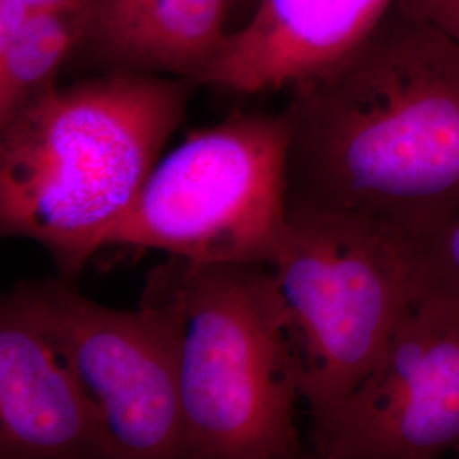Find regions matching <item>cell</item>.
Instances as JSON below:
<instances>
[{
    "label": "cell",
    "mask_w": 459,
    "mask_h": 459,
    "mask_svg": "<svg viewBox=\"0 0 459 459\" xmlns=\"http://www.w3.org/2000/svg\"><path fill=\"white\" fill-rule=\"evenodd\" d=\"M290 208L366 214L413 240L459 214V47L392 7L339 62L293 83Z\"/></svg>",
    "instance_id": "1"
},
{
    "label": "cell",
    "mask_w": 459,
    "mask_h": 459,
    "mask_svg": "<svg viewBox=\"0 0 459 459\" xmlns=\"http://www.w3.org/2000/svg\"><path fill=\"white\" fill-rule=\"evenodd\" d=\"M196 82L98 74L48 89L0 125V230L74 279L106 247L181 128Z\"/></svg>",
    "instance_id": "2"
},
{
    "label": "cell",
    "mask_w": 459,
    "mask_h": 459,
    "mask_svg": "<svg viewBox=\"0 0 459 459\" xmlns=\"http://www.w3.org/2000/svg\"><path fill=\"white\" fill-rule=\"evenodd\" d=\"M140 308L172 352L186 458L299 456L301 396L269 265L167 255L148 271Z\"/></svg>",
    "instance_id": "3"
},
{
    "label": "cell",
    "mask_w": 459,
    "mask_h": 459,
    "mask_svg": "<svg viewBox=\"0 0 459 459\" xmlns=\"http://www.w3.org/2000/svg\"><path fill=\"white\" fill-rule=\"evenodd\" d=\"M269 267L299 396L316 417L361 381L422 293L415 240L366 214L290 208Z\"/></svg>",
    "instance_id": "4"
},
{
    "label": "cell",
    "mask_w": 459,
    "mask_h": 459,
    "mask_svg": "<svg viewBox=\"0 0 459 459\" xmlns=\"http://www.w3.org/2000/svg\"><path fill=\"white\" fill-rule=\"evenodd\" d=\"M288 157L284 111H235L193 130L155 165L106 247L271 265L290 214Z\"/></svg>",
    "instance_id": "5"
},
{
    "label": "cell",
    "mask_w": 459,
    "mask_h": 459,
    "mask_svg": "<svg viewBox=\"0 0 459 459\" xmlns=\"http://www.w3.org/2000/svg\"><path fill=\"white\" fill-rule=\"evenodd\" d=\"M324 459L459 455V299L424 288L344 398L312 417Z\"/></svg>",
    "instance_id": "6"
},
{
    "label": "cell",
    "mask_w": 459,
    "mask_h": 459,
    "mask_svg": "<svg viewBox=\"0 0 459 459\" xmlns=\"http://www.w3.org/2000/svg\"><path fill=\"white\" fill-rule=\"evenodd\" d=\"M22 284L96 405L113 459L186 458L176 366L155 320L98 305L64 276Z\"/></svg>",
    "instance_id": "7"
},
{
    "label": "cell",
    "mask_w": 459,
    "mask_h": 459,
    "mask_svg": "<svg viewBox=\"0 0 459 459\" xmlns=\"http://www.w3.org/2000/svg\"><path fill=\"white\" fill-rule=\"evenodd\" d=\"M113 459L96 405L24 288L0 305V459Z\"/></svg>",
    "instance_id": "8"
},
{
    "label": "cell",
    "mask_w": 459,
    "mask_h": 459,
    "mask_svg": "<svg viewBox=\"0 0 459 459\" xmlns=\"http://www.w3.org/2000/svg\"><path fill=\"white\" fill-rule=\"evenodd\" d=\"M394 0H259L230 31L199 79L235 94L286 91L339 62L371 33Z\"/></svg>",
    "instance_id": "9"
},
{
    "label": "cell",
    "mask_w": 459,
    "mask_h": 459,
    "mask_svg": "<svg viewBox=\"0 0 459 459\" xmlns=\"http://www.w3.org/2000/svg\"><path fill=\"white\" fill-rule=\"evenodd\" d=\"M74 60L99 74L199 79L223 47L229 0H85Z\"/></svg>",
    "instance_id": "10"
},
{
    "label": "cell",
    "mask_w": 459,
    "mask_h": 459,
    "mask_svg": "<svg viewBox=\"0 0 459 459\" xmlns=\"http://www.w3.org/2000/svg\"><path fill=\"white\" fill-rule=\"evenodd\" d=\"M85 19V0L36 7L0 43V125L58 83L79 51Z\"/></svg>",
    "instance_id": "11"
},
{
    "label": "cell",
    "mask_w": 459,
    "mask_h": 459,
    "mask_svg": "<svg viewBox=\"0 0 459 459\" xmlns=\"http://www.w3.org/2000/svg\"><path fill=\"white\" fill-rule=\"evenodd\" d=\"M415 254L424 288L459 299V214L434 233L415 240Z\"/></svg>",
    "instance_id": "12"
},
{
    "label": "cell",
    "mask_w": 459,
    "mask_h": 459,
    "mask_svg": "<svg viewBox=\"0 0 459 459\" xmlns=\"http://www.w3.org/2000/svg\"><path fill=\"white\" fill-rule=\"evenodd\" d=\"M394 5L434 26L459 47V0H394Z\"/></svg>",
    "instance_id": "13"
},
{
    "label": "cell",
    "mask_w": 459,
    "mask_h": 459,
    "mask_svg": "<svg viewBox=\"0 0 459 459\" xmlns=\"http://www.w3.org/2000/svg\"><path fill=\"white\" fill-rule=\"evenodd\" d=\"M75 0H0V43L16 31L30 11L43 5L66 4Z\"/></svg>",
    "instance_id": "14"
}]
</instances>
